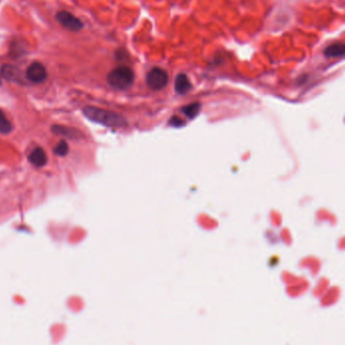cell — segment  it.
<instances>
[{"label":"cell","instance_id":"obj_6","mask_svg":"<svg viewBox=\"0 0 345 345\" xmlns=\"http://www.w3.org/2000/svg\"><path fill=\"white\" fill-rule=\"evenodd\" d=\"M29 161L35 167L40 168V167H44L47 164L48 157H47V154H46V152L43 148H36L30 153Z\"/></svg>","mask_w":345,"mask_h":345},{"label":"cell","instance_id":"obj_15","mask_svg":"<svg viewBox=\"0 0 345 345\" xmlns=\"http://www.w3.org/2000/svg\"><path fill=\"white\" fill-rule=\"evenodd\" d=\"M0 85H1V81H0Z\"/></svg>","mask_w":345,"mask_h":345},{"label":"cell","instance_id":"obj_7","mask_svg":"<svg viewBox=\"0 0 345 345\" xmlns=\"http://www.w3.org/2000/svg\"><path fill=\"white\" fill-rule=\"evenodd\" d=\"M324 56L326 58H341V57H344V43H333V44L327 46L324 49Z\"/></svg>","mask_w":345,"mask_h":345},{"label":"cell","instance_id":"obj_14","mask_svg":"<svg viewBox=\"0 0 345 345\" xmlns=\"http://www.w3.org/2000/svg\"><path fill=\"white\" fill-rule=\"evenodd\" d=\"M171 123H172V125H178V126H180V125H182L181 123H183V121H182L180 118L174 117V118H172Z\"/></svg>","mask_w":345,"mask_h":345},{"label":"cell","instance_id":"obj_1","mask_svg":"<svg viewBox=\"0 0 345 345\" xmlns=\"http://www.w3.org/2000/svg\"><path fill=\"white\" fill-rule=\"evenodd\" d=\"M83 113L88 119L103 124L105 126L118 128L126 125V120L121 115L114 113L112 111L104 110L97 107L87 106L83 109Z\"/></svg>","mask_w":345,"mask_h":345},{"label":"cell","instance_id":"obj_3","mask_svg":"<svg viewBox=\"0 0 345 345\" xmlns=\"http://www.w3.org/2000/svg\"><path fill=\"white\" fill-rule=\"evenodd\" d=\"M169 76L167 72L161 68L151 69L147 75V84L151 90H161L167 86Z\"/></svg>","mask_w":345,"mask_h":345},{"label":"cell","instance_id":"obj_8","mask_svg":"<svg viewBox=\"0 0 345 345\" xmlns=\"http://www.w3.org/2000/svg\"><path fill=\"white\" fill-rule=\"evenodd\" d=\"M191 89V83L185 74H179L175 80V90L178 94H186Z\"/></svg>","mask_w":345,"mask_h":345},{"label":"cell","instance_id":"obj_10","mask_svg":"<svg viewBox=\"0 0 345 345\" xmlns=\"http://www.w3.org/2000/svg\"><path fill=\"white\" fill-rule=\"evenodd\" d=\"M12 128L13 127L10 120L6 117L5 113L0 109V134L2 135L10 134Z\"/></svg>","mask_w":345,"mask_h":345},{"label":"cell","instance_id":"obj_9","mask_svg":"<svg viewBox=\"0 0 345 345\" xmlns=\"http://www.w3.org/2000/svg\"><path fill=\"white\" fill-rule=\"evenodd\" d=\"M51 130L54 131V134L56 135H60V136H64L70 139H77L79 138V132L72 129V128H68L62 125H54Z\"/></svg>","mask_w":345,"mask_h":345},{"label":"cell","instance_id":"obj_4","mask_svg":"<svg viewBox=\"0 0 345 345\" xmlns=\"http://www.w3.org/2000/svg\"><path fill=\"white\" fill-rule=\"evenodd\" d=\"M56 18L62 26L70 32H79L83 29L82 21L69 11H59L56 15Z\"/></svg>","mask_w":345,"mask_h":345},{"label":"cell","instance_id":"obj_5","mask_svg":"<svg viewBox=\"0 0 345 345\" xmlns=\"http://www.w3.org/2000/svg\"><path fill=\"white\" fill-rule=\"evenodd\" d=\"M25 77L32 83L40 84L46 81L48 77V73L43 64L39 62H35L28 67L25 71Z\"/></svg>","mask_w":345,"mask_h":345},{"label":"cell","instance_id":"obj_12","mask_svg":"<svg viewBox=\"0 0 345 345\" xmlns=\"http://www.w3.org/2000/svg\"><path fill=\"white\" fill-rule=\"evenodd\" d=\"M200 107H201V105L199 103H193V104L185 106L183 108V112L186 114V116H188L190 118H194L199 113Z\"/></svg>","mask_w":345,"mask_h":345},{"label":"cell","instance_id":"obj_2","mask_svg":"<svg viewBox=\"0 0 345 345\" xmlns=\"http://www.w3.org/2000/svg\"><path fill=\"white\" fill-rule=\"evenodd\" d=\"M108 84L117 90H125L132 86L135 82L134 71L125 66L113 69L107 76Z\"/></svg>","mask_w":345,"mask_h":345},{"label":"cell","instance_id":"obj_11","mask_svg":"<svg viewBox=\"0 0 345 345\" xmlns=\"http://www.w3.org/2000/svg\"><path fill=\"white\" fill-rule=\"evenodd\" d=\"M1 74L4 78L12 80V81H15L17 79V76H18L17 69L12 67V66H9V65H5V66L2 67Z\"/></svg>","mask_w":345,"mask_h":345},{"label":"cell","instance_id":"obj_13","mask_svg":"<svg viewBox=\"0 0 345 345\" xmlns=\"http://www.w3.org/2000/svg\"><path fill=\"white\" fill-rule=\"evenodd\" d=\"M68 151H69V146L65 141L60 142L54 148V152L60 156H65L68 153Z\"/></svg>","mask_w":345,"mask_h":345}]
</instances>
